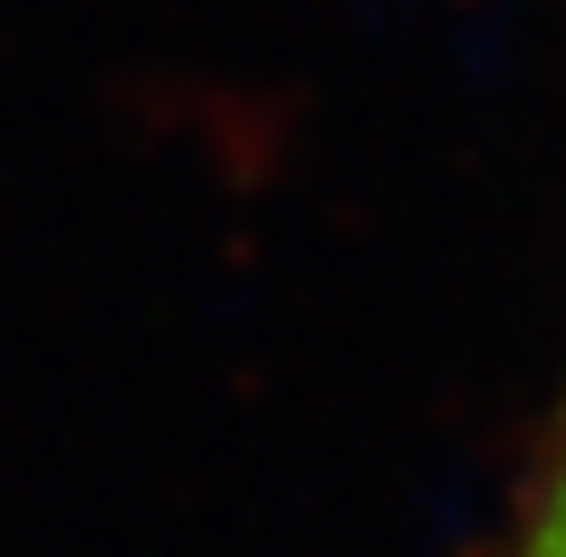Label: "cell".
I'll list each match as a JSON object with an SVG mask.
<instances>
[{
    "instance_id": "6da1fadb",
    "label": "cell",
    "mask_w": 566,
    "mask_h": 557,
    "mask_svg": "<svg viewBox=\"0 0 566 557\" xmlns=\"http://www.w3.org/2000/svg\"><path fill=\"white\" fill-rule=\"evenodd\" d=\"M512 557H566V430L548 448V475H539V494H530L521 512V548Z\"/></svg>"
}]
</instances>
